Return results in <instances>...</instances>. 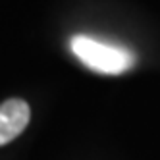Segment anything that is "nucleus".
<instances>
[{"instance_id": "f257e3e1", "label": "nucleus", "mask_w": 160, "mask_h": 160, "mask_svg": "<svg viewBox=\"0 0 160 160\" xmlns=\"http://www.w3.org/2000/svg\"><path fill=\"white\" fill-rule=\"evenodd\" d=\"M72 50L87 68L100 73L118 75L128 72L135 64V54L128 48L116 47V44L102 42L98 39L87 37V35H75L72 37Z\"/></svg>"}, {"instance_id": "f03ea898", "label": "nucleus", "mask_w": 160, "mask_h": 160, "mask_svg": "<svg viewBox=\"0 0 160 160\" xmlns=\"http://www.w3.org/2000/svg\"><path fill=\"white\" fill-rule=\"evenodd\" d=\"M31 110L21 98H10L0 104V145H6L25 129L29 123Z\"/></svg>"}]
</instances>
